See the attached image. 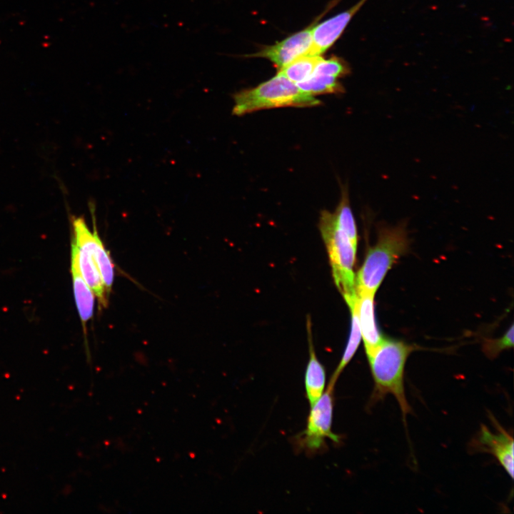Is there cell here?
I'll list each match as a JSON object with an SVG mask.
<instances>
[{
  "mask_svg": "<svg viewBox=\"0 0 514 514\" xmlns=\"http://www.w3.org/2000/svg\"><path fill=\"white\" fill-rule=\"evenodd\" d=\"M334 386L328 383L326 392L311 406L306 428L298 439L301 446L308 451L319 450L326 438L339 441L338 436L331 429Z\"/></svg>",
  "mask_w": 514,
  "mask_h": 514,
  "instance_id": "cell-5",
  "label": "cell"
},
{
  "mask_svg": "<svg viewBox=\"0 0 514 514\" xmlns=\"http://www.w3.org/2000/svg\"><path fill=\"white\" fill-rule=\"evenodd\" d=\"M71 246V252L75 254L83 278L97 296L99 303L106 306L108 293L94 257L88 251L78 247L75 243H72Z\"/></svg>",
  "mask_w": 514,
  "mask_h": 514,
  "instance_id": "cell-12",
  "label": "cell"
},
{
  "mask_svg": "<svg viewBox=\"0 0 514 514\" xmlns=\"http://www.w3.org/2000/svg\"><path fill=\"white\" fill-rule=\"evenodd\" d=\"M357 314L366 354L369 358L383 339L375 319L374 296L357 293Z\"/></svg>",
  "mask_w": 514,
  "mask_h": 514,
  "instance_id": "cell-10",
  "label": "cell"
},
{
  "mask_svg": "<svg viewBox=\"0 0 514 514\" xmlns=\"http://www.w3.org/2000/svg\"><path fill=\"white\" fill-rule=\"evenodd\" d=\"M357 298L351 304L348 305L351 313V331L348 343L343 355L336 371H334L329 383L335 385L338 378L342 373L347 364L351 361L356 353L361 340V333L357 314Z\"/></svg>",
  "mask_w": 514,
  "mask_h": 514,
  "instance_id": "cell-14",
  "label": "cell"
},
{
  "mask_svg": "<svg viewBox=\"0 0 514 514\" xmlns=\"http://www.w3.org/2000/svg\"><path fill=\"white\" fill-rule=\"evenodd\" d=\"M233 114L241 116L255 111L283 106L311 107L321 101L301 90L281 72L258 85L235 94Z\"/></svg>",
  "mask_w": 514,
  "mask_h": 514,
  "instance_id": "cell-3",
  "label": "cell"
},
{
  "mask_svg": "<svg viewBox=\"0 0 514 514\" xmlns=\"http://www.w3.org/2000/svg\"><path fill=\"white\" fill-rule=\"evenodd\" d=\"M296 84L303 91L313 95L343 91L338 78L326 75L311 74L306 80Z\"/></svg>",
  "mask_w": 514,
  "mask_h": 514,
  "instance_id": "cell-17",
  "label": "cell"
},
{
  "mask_svg": "<svg viewBox=\"0 0 514 514\" xmlns=\"http://www.w3.org/2000/svg\"><path fill=\"white\" fill-rule=\"evenodd\" d=\"M495 423L498 428L496 433H493L486 426L482 425L477 439V446L480 450L492 454L513 479V438L496 422Z\"/></svg>",
  "mask_w": 514,
  "mask_h": 514,
  "instance_id": "cell-9",
  "label": "cell"
},
{
  "mask_svg": "<svg viewBox=\"0 0 514 514\" xmlns=\"http://www.w3.org/2000/svg\"><path fill=\"white\" fill-rule=\"evenodd\" d=\"M513 326L500 338L490 340L485 343L483 350L487 356L494 358L503 351L513 346Z\"/></svg>",
  "mask_w": 514,
  "mask_h": 514,
  "instance_id": "cell-19",
  "label": "cell"
},
{
  "mask_svg": "<svg viewBox=\"0 0 514 514\" xmlns=\"http://www.w3.org/2000/svg\"><path fill=\"white\" fill-rule=\"evenodd\" d=\"M367 0H359L348 10L326 19L313 24L312 45L309 55L321 56L340 37L346 27Z\"/></svg>",
  "mask_w": 514,
  "mask_h": 514,
  "instance_id": "cell-8",
  "label": "cell"
},
{
  "mask_svg": "<svg viewBox=\"0 0 514 514\" xmlns=\"http://www.w3.org/2000/svg\"><path fill=\"white\" fill-rule=\"evenodd\" d=\"M319 228L328 254L334 282L348 305L358 296L353 271L357 246L336 226L333 213L328 211L321 213Z\"/></svg>",
  "mask_w": 514,
  "mask_h": 514,
  "instance_id": "cell-4",
  "label": "cell"
},
{
  "mask_svg": "<svg viewBox=\"0 0 514 514\" xmlns=\"http://www.w3.org/2000/svg\"><path fill=\"white\" fill-rule=\"evenodd\" d=\"M74 241L78 247L86 249L94 257L100 271L107 293L110 292L114 281V264L108 251L96 231L95 224L92 233L81 217L74 218L72 221Z\"/></svg>",
  "mask_w": 514,
  "mask_h": 514,
  "instance_id": "cell-6",
  "label": "cell"
},
{
  "mask_svg": "<svg viewBox=\"0 0 514 514\" xmlns=\"http://www.w3.org/2000/svg\"><path fill=\"white\" fill-rule=\"evenodd\" d=\"M408 247L404 224L380 228L377 242L368 249L356 277L357 293L375 296L388 271Z\"/></svg>",
  "mask_w": 514,
  "mask_h": 514,
  "instance_id": "cell-2",
  "label": "cell"
},
{
  "mask_svg": "<svg viewBox=\"0 0 514 514\" xmlns=\"http://www.w3.org/2000/svg\"><path fill=\"white\" fill-rule=\"evenodd\" d=\"M350 69L346 63L336 57L324 59L323 57L316 64L312 74H321L339 78L347 75Z\"/></svg>",
  "mask_w": 514,
  "mask_h": 514,
  "instance_id": "cell-18",
  "label": "cell"
},
{
  "mask_svg": "<svg viewBox=\"0 0 514 514\" xmlns=\"http://www.w3.org/2000/svg\"><path fill=\"white\" fill-rule=\"evenodd\" d=\"M322 58L318 55H305L293 61L278 72L295 84L308 79L318 61Z\"/></svg>",
  "mask_w": 514,
  "mask_h": 514,
  "instance_id": "cell-16",
  "label": "cell"
},
{
  "mask_svg": "<svg viewBox=\"0 0 514 514\" xmlns=\"http://www.w3.org/2000/svg\"><path fill=\"white\" fill-rule=\"evenodd\" d=\"M309 343V360L305 373V388L310 405H313L324 392L326 371L319 362L312 341L311 323L309 316L306 321Z\"/></svg>",
  "mask_w": 514,
  "mask_h": 514,
  "instance_id": "cell-11",
  "label": "cell"
},
{
  "mask_svg": "<svg viewBox=\"0 0 514 514\" xmlns=\"http://www.w3.org/2000/svg\"><path fill=\"white\" fill-rule=\"evenodd\" d=\"M71 270L73 288L77 310L84 326L93 316L94 293L83 278L77 264L75 254L71 252Z\"/></svg>",
  "mask_w": 514,
  "mask_h": 514,
  "instance_id": "cell-13",
  "label": "cell"
},
{
  "mask_svg": "<svg viewBox=\"0 0 514 514\" xmlns=\"http://www.w3.org/2000/svg\"><path fill=\"white\" fill-rule=\"evenodd\" d=\"M312 26L313 24L273 45L264 46L250 56L267 59L280 71L296 59L309 54L312 45Z\"/></svg>",
  "mask_w": 514,
  "mask_h": 514,
  "instance_id": "cell-7",
  "label": "cell"
},
{
  "mask_svg": "<svg viewBox=\"0 0 514 514\" xmlns=\"http://www.w3.org/2000/svg\"><path fill=\"white\" fill-rule=\"evenodd\" d=\"M333 213L336 226L342 230L351 242L358 245L357 228L349 203L347 187L342 188L340 202Z\"/></svg>",
  "mask_w": 514,
  "mask_h": 514,
  "instance_id": "cell-15",
  "label": "cell"
},
{
  "mask_svg": "<svg viewBox=\"0 0 514 514\" xmlns=\"http://www.w3.org/2000/svg\"><path fill=\"white\" fill-rule=\"evenodd\" d=\"M414 348L402 341L383 338L368 358L374 381L371 401L377 403L392 395L397 400L404 422L411 413L405 392L404 373L406 361Z\"/></svg>",
  "mask_w": 514,
  "mask_h": 514,
  "instance_id": "cell-1",
  "label": "cell"
}]
</instances>
